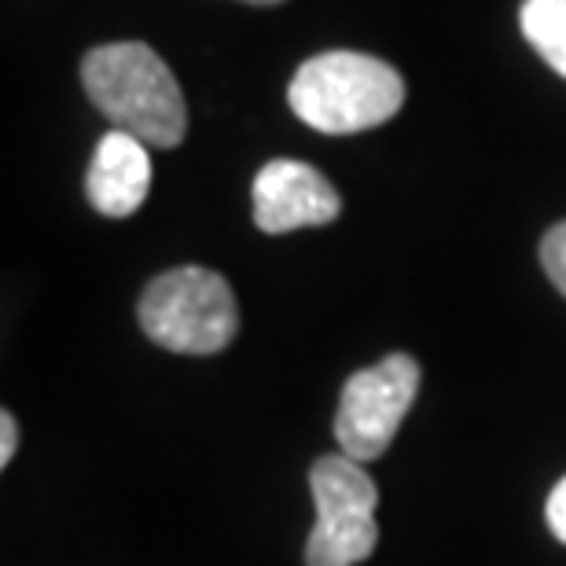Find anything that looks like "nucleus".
Segmentation results:
<instances>
[{"instance_id":"4","label":"nucleus","mask_w":566,"mask_h":566,"mask_svg":"<svg viewBox=\"0 0 566 566\" xmlns=\"http://www.w3.org/2000/svg\"><path fill=\"white\" fill-rule=\"evenodd\" d=\"M316 526L305 545V566H354L376 552L379 490L349 457H321L310 471Z\"/></svg>"},{"instance_id":"3","label":"nucleus","mask_w":566,"mask_h":566,"mask_svg":"<svg viewBox=\"0 0 566 566\" xmlns=\"http://www.w3.org/2000/svg\"><path fill=\"white\" fill-rule=\"evenodd\" d=\"M140 327L169 354H221L240 332V310L229 280L202 265L169 269L147 283L140 298Z\"/></svg>"},{"instance_id":"1","label":"nucleus","mask_w":566,"mask_h":566,"mask_svg":"<svg viewBox=\"0 0 566 566\" xmlns=\"http://www.w3.org/2000/svg\"><path fill=\"white\" fill-rule=\"evenodd\" d=\"M88 99L147 147H177L188 133V107L174 71L155 49L118 41L93 49L82 63Z\"/></svg>"},{"instance_id":"12","label":"nucleus","mask_w":566,"mask_h":566,"mask_svg":"<svg viewBox=\"0 0 566 566\" xmlns=\"http://www.w3.org/2000/svg\"><path fill=\"white\" fill-rule=\"evenodd\" d=\"M247 4H280V0H247Z\"/></svg>"},{"instance_id":"2","label":"nucleus","mask_w":566,"mask_h":566,"mask_svg":"<svg viewBox=\"0 0 566 566\" xmlns=\"http://www.w3.org/2000/svg\"><path fill=\"white\" fill-rule=\"evenodd\" d=\"M287 104L305 126L343 137L376 129L405 104V82L390 63L365 52H321L291 77Z\"/></svg>"},{"instance_id":"7","label":"nucleus","mask_w":566,"mask_h":566,"mask_svg":"<svg viewBox=\"0 0 566 566\" xmlns=\"http://www.w3.org/2000/svg\"><path fill=\"white\" fill-rule=\"evenodd\" d=\"M151 188V155L140 137L126 129H111L99 137L93 166L85 177V196L104 218L137 213Z\"/></svg>"},{"instance_id":"8","label":"nucleus","mask_w":566,"mask_h":566,"mask_svg":"<svg viewBox=\"0 0 566 566\" xmlns=\"http://www.w3.org/2000/svg\"><path fill=\"white\" fill-rule=\"evenodd\" d=\"M518 22L541 60L566 77V0H526Z\"/></svg>"},{"instance_id":"10","label":"nucleus","mask_w":566,"mask_h":566,"mask_svg":"<svg viewBox=\"0 0 566 566\" xmlns=\"http://www.w3.org/2000/svg\"><path fill=\"white\" fill-rule=\"evenodd\" d=\"M545 515H548V526H552V534H556L563 545H566V479L552 490L548 496V507H545Z\"/></svg>"},{"instance_id":"6","label":"nucleus","mask_w":566,"mask_h":566,"mask_svg":"<svg viewBox=\"0 0 566 566\" xmlns=\"http://www.w3.org/2000/svg\"><path fill=\"white\" fill-rule=\"evenodd\" d=\"M343 199L321 169L294 158H276L262 166L254 180V224L269 235L313 229L338 218Z\"/></svg>"},{"instance_id":"5","label":"nucleus","mask_w":566,"mask_h":566,"mask_svg":"<svg viewBox=\"0 0 566 566\" xmlns=\"http://www.w3.org/2000/svg\"><path fill=\"white\" fill-rule=\"evenodd\" d=\"M416 394H420V365L409 354H390L379 365L349 376L335 416L343 457L357 463L379 460L401 430Z\"/></svg>"},{"instance_id":"11","label":"nucleus","mask_w":566,"mask_h":566,"mask_svg":"<svg viewBox=\"0 0 566 566\" xmlns=\"http://www.w3.org/2000/svg\"><path fill=\"white\" fill-rule=\"evenodd\" d=\"M19 449V427H15V416L11 412H0V463H11V457H15Z\"/></svg>"},{"instance_id":"9","label":"nucleus","mask_w":566,"mask_h":566,"mask_svg":"<svg viewBox=\"0 0 566 566\" xmlns=\"http://www.w3.org/2000/svg\"><path fill=\"white\" fill-rule=\"evenodd\" d=\"M541 265H545V273L566 298V221H559L556 229L541 240Z\"/></svg>"}]
</instances>
